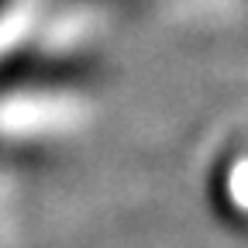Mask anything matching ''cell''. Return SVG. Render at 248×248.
<instances>
[{"instance_id":"cell-1","label":"cell","mask_w":248,"mask_h":248,"mask_svg":"<svg viewBox=\"0 0 248 248\" xmlns=\"http://www.w3.org/2000/svg\"><path fill=\"white\" fill-rule=\"evenodd\" d=\"M207 190L217 221L248 234V141L228 145L217 155Z\"/></svg>"}]
</instances>
